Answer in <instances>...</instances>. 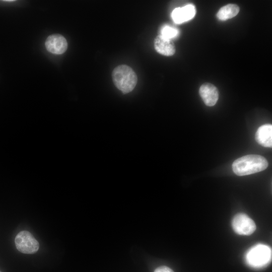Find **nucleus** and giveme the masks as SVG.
<instances>
[{"label":"nucleus","mask_w":272,"mask_h":272,"mask_svg":"<svg viewBox=\"0 0 272 272\" xmlns=\"http://www.w3.org/2000/svg\"><path fill=\"white\" fill-rule=\"evenodd\" d=\"M112 77L116 87L123 94L132 91L138 81L137 76L134 71L124 64L115 67L112 72Z\"/></svg>","instance_id":"2"},{"label":"nucleus","mask_w":272,"mask_h":272,"mask_svg":"<svg viewBox=\"0 0 272 272\" xmlns=\"http://www.w3.org/2000/svg\"><path fill=\"white\" fill-rule=\"evenodd\" d=\"M154 272H174L170 268L166 266H161L157 267Z\"/></svg>","instance_id":"13"},{"label":"nucleus","mask_w":272,"mask_h":272,"mask_svg":"<svg viewBox=\"0 0 272 272\" xmlns=\"http://www.w3.org/2000/svg\"><path fill=\"white\" fill-rule=\"evenodd\" d=\"M199 94L205 104L208 106L215 105L219 99L218 89L211 83L203 84L199 88Z\"/></svg>","instance_id":"7"},{"label":"nucleus","mask_w":272,"mask_h":272,"mask_svg":"<svg viewBox=\"0 0 272 272\" xmlns=\"http://www.w3.org/2000/svg\"><path fill=\"white\" fill-rule=\"evenodd\" d=\"M154 47L157 52L165 56H172L175 52V47L171 40L160 35L154 40Z\"/></svg>","instance_id":"9"},{"label":"nucleus","mask_w":272,"mask_h":272,"mask_svg":"<svg viewBox=\"0 0 272 272\" xmlns=\"http://www.w3.org/2000/svg\"><path fill=\"white\" fill-rule=\"evenodd\" d=\"M257 142L264 147H272V125L265 124L260 126L255 133Z\"/></svg>","instance_id":"10"},{"label":"nucleus","mask_w":272,"mask_h":272,"mask_svg":"<svg viewBox=\"0 0 272 272\" xmlns=\"http://www.w3.org/2000/svg\"><path fill=\"white\" fill-rule=\"evenodd\" d=\"M233 230L238 234L250 235L256 229V225L249 216L245 214H238L233 218L232 221Z\"/></svg>","instance_id":"5"},{"label":"nucleus","mask_w":272,"mask_h":272,"mask_svg":"<svg viewBox=\"0 0 272 272\" xmlns=\"http://www.w3.org/2000/svg\"><path fill=\"white\" fill-rule=\"evenodd\" d=\"M0 272H1V271H0Z\"/></svg>","instance_id":"14"},{"label":"nucleus","mask_w":272,"mask_h":272,"mask_svg":"<svg viewBox=\"0 0 272 272\" xmlns=\"http://www.w3.org/2000/svg\"><path fill=\"white\" fill-rule=\"evenodd\" d=\"M177 29L169 26H165L161 30V35L162 37L171 40L178 35Z\"/></svg>","instance_id":"12"},{"label":"nucleus","mask_w":272,"mask_h":272,"mask_svg":"<svg viewBox=\"0 0 272 272\" xmlns=\"http://www.w3.org/2000/svg\"><path fill=\"white\" fill-rule=\"evenodd\" d=\"M271 250L264 244H257L247 252L245 255L246 262L250 266L259 268L267 265L271 260Z\"/></svg>","instance_id":"3"},{"label":"nucleus","mask_w":272,"mask_h":272,"mask_svg":"<svg viewBox=\"0 0 272 272\" xmlns=\"http://www.w3.org/2000/svg\"><path fill=\"white\" fill-rule=\"evenodd\" d=\"M239 12V7L235 4H228L222 7L217 16L222 21H225L236 16Z\"/></svg>","instance_id":"11"},{"label":"nucleus","mask_w":272,"mask_h":272,"mask_svg":"<svg viewBox=\"0 0 272 272\" xmlns=\"http://www.w3.org/2000/svg\"><path fill=\"white\" fill-rule=\"evenodd\" d=\"M267 166L268 162L264 157L248 155L236 159L232 164V169L236 175L244 176L263 171Z\"/></svg>","instance_id":"1"},{"label":"nucleus","mask_w":272,"mask_h":272,"mask_svg":"<svg viewBox=\"0 0 272 272\" xmlns=\"http://www.w3.org/2000/svg\"><path fill=\"white\" fill-rule=\"evenodd\" d=\"M47 50L53 54H60L64 53L67 43L65 38L60 34H53L48 36L45 42Z\"/></svg>","instance_id":"6"},{"label":"nucleus","mask_w":272,"mask_h":272,"mask_svg":"<svg viewBox=\"0 0 272 272\" xmlns=\"http://www.w3.org/2000/svg\"><path fill=\"white\" fill-rule=\"evenodd\" d=\"M196 13L195 7L191 4L181 8L175 9L171 14L173 21L176 24H181L190 20Z\"/></svg>","instance_id":"8"},{"label":"nucleus","mask_w":272,"mask_h":272,"mask_svg":"<svg viewBox=\"0 0 272 272\" xmlns=\"http://www.w3.org/2000/svg\"><path fill=\"white\" fill-rule=\"evenodd\" d=\"M17 249L23 253L32 254L37 252L39 249L38 242L27 231L20 232L15 239Z\"/></svg>","instance_id":"4"}]
</instances>
